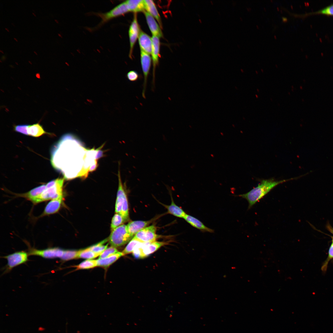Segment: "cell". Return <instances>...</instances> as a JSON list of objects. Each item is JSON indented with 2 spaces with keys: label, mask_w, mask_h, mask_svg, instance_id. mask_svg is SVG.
Returning a JSON list of instances; mask_svg holds the SVG:
<instances>
[{
  "label": "cell",
  "mask_w": 333,
  "mask_h": 333,
  "mask_svg": "<svg viewBox=\"0 0 333 333\" xmlns=\"http://www.w3.org/2000/svg\"><path fill=\"white\" fill-rule=\"evenodd\" d=\"M125 221L121 215L119 213H116L113 216L111 224V230H113L121 225Z\"/></svg>",
  "instance_id": "f1b7e54d"
},
{
  "label": "cell",
  "mask_w": 333,
  "mask_h": 333,
  "mask_svg": "<svg viewBox=\"0 0 333 333\" xmlns=\"http://www.w3.org/2000/svg\"><path fill=\"white\" fill-rule=\"evenodd\" d=\"M144 1L146 11L155 18L161 28H162L161 17L154 1L152 0H145Z\"/></svg>",
  "instance_id": "d6986e66"
},
{
  "label": "cell",
  "mask_w": 333,
  "mask_h": 333,
  "mask_svg": "<svg viewBox=\"0 0 333 333\" xmlns=\"http://www.w3.org/2000/svg\"><path fill=\"white\" fill-rule=\"evenodd\" d=\"M326 227L327 229L331 233L333 234V228L330 225V224H329L328 223L327 224V225ZM330 236L332 239V243H333V236Z\"/></svg>",
  "instance_id": "8d00e7d4"
},
{
  "label": "cell",
  "mask_w": 333,
  "mask_h": 333,
  "mask_svg": "<svg viewBox=\"0 0 333 333\" xmlns=\"http://www.w3.org/2000/svg\"><path fill=\"white\" fill-rule=\"evenodd\" d=\"M97 266V260L91 259L84 261L75 266V267H76V269H88Z\"/></svg>",
  "instance_id": "4316f807"
},
{
  "label": "cell",
  "mask_w": 333,
  "mask_h": 333,
  "mask_svg": "<svg viewBox=\"0 0 333 333\" xmlns=\"http://www.w3.org/2000/svg\"><path fill=\"white\" fill-rule=\"evenodd\" d=\"M151 38L152 49L151 55L153 65L152 83L153 84H154L155 82L156 68L159 63L160 44L159 37L153 35Z\"/></svg>",
  "instance_id": "4fadbf2b"
},
{
  "label": "cell",
  "mask_w": 333,
  "mask_h": 333,
  "mask_svg": "<svg viewBox=\"0 0 333 333\" xmlns=\"http://www.w3.org/2000/svg\"><path fill=\"white\" fill-rule=\"evenodd\" d=\"M56 181L52 186L46 188L45 190L32 202L36 204L50 199H58L63 198V186L64 178L55 179Z\"/></svg>",
  "instance_id": "3957f363"
},
{
  "label": "cell",
  "mask_w": 333,
  "mask_h": 333,
  "mask_svg": "<svg viewBox=\"0 0 333 333\" xmlns=\"http://www.w3.org/2000/svg\"><path fill=\"white\" fill-rule=\"evenodd\" d=\"M130 12L137 13L144 12L145 10L144 0H128L125 1Z\"/></svg>",
  "instance_id": "7402d4cb"
},
{
  "label": "cell",
  "mask_w": 333,
  "mask_h": 333,
  "mask_svg": "<svg viewBox=\"0 0 333 333\" xmlns=\"http://www.w3.org/2000/svg\"><path fill=\"white\" fill-rule=\"evenodd\" d=\"M147 23L153 35L161 38L163 37V34L160 27L158 24L156 20L146 10L144 12Z\"/></svg>",
  "instance_id": "9a60e30c"
},
{
  "label": "cell",
  "mask_w": 333,
  "mask_h": 333,
  "mask_svg": "<svg viewBox=\"0 0 333 333\" xmlns=\"http://www.w3.org/2000/svg\"><path fill=\"white\" fill-rule=\"evenodd\" d=\"M79 251L65 250L64 254L60 259L64 261L77 258Z\"/></svg>",
  "instance_id": "4dcf8cb0"
},
{
  "label": "cell",
  "mask_w": 333,
  "mask_h": 333,
  "mask_svg": "<svg viewBox=\"0 0 333 333\" xmlns=\"http://www.w3.org/2000/svg\"><path fill=\"white\" fill-rule=\"evenodd\" d=\"M14 39H15V40L16 41L18 42V40H17V39L15 38L14 37Z\"/></svg>",
  "instance_id": "60d3db41"
},
{
  "label": "cell",
  "mask_w": 333,
  "mask_h": 333,
  "mask_svg": "<svg viewBox=\"0 0 333 333\" xmlns=\"http://www.w3.org/2000/svg\"><path fill=\"white\" fill-rule=\"evenodd\" d=\"M28 125L25 124L15 125L14 126V129L15 131L17 132L29 135L27 131Z\"/></svg>",
  "instance_id": "836d02e7"
},
{
  "label": "cell",
  "mask_w": 333,
  "mask_h": 333,
  "mask_svg": "<svg viewBox=\"0 0 333 333\" xmlns=\"http://www.w3.org/2000/svg\"><path fill=\"white\" fill-rule=\"evenodd\" d=\"M32 14L34 15L36 17V15L33 12H32Z\"/></svg>",
  "instance_id": "b9f144b4"
},
{
  "label": "cell",
  "mask_w": 333,
  "mask_h": 333,
  "mask_svg": "<svg viewBox=\"0 0 333 333\" xmlns=\"http://www.w3.org/2000/svg\"><path fill=\"white\" fill-rule=\"evenodd\" d=\"M5 29H6V31H7L8 32H9V30H8V29H7V28H6V27H5Z\"/></svg>",
  "instance_id": "f35d334b"
},
{
  "label": "cell",
  "mask_w": 333,
  "mask_h": 333,
  "mask_svg": "<svg viewBox=\"0 0 333 333\" xmlns=\"http://www.w3.org/2000/svg\"><path fill=\"white\" fill-rule=\"evenodd\" d=\"M63 198L53 199L50 201L46 205L41 216L50 215L57 212L61 207Z\"/></svg>",
  "instance_id": "ac0fdd59"
},
{
  "label": "cell",
  "mask_w": 333,
  "mask_h": 333,
  "mask_svg": "<svg viewBox=\"0 0 333 333\" xmlns=\"http://www.w3.org/2000/svg\"><path fill=\"white\" fill-rule=\"evenodd\" d=\"M107 239H105L88 248L90 250L95 253H102L107 248L108 244L104 245L107 242Z\"/></svg>",
  "instance_id": "f546056e"
},
{
  "label": "cell",
  "mask_w": 333,
  "mask_h": 333,
  "mask_svg": "<svg viewBox=\"0 0 333 333\" xmlns=\"http://www.w3.org/2000/svg\"><path fill=\"white\" fill-rule=\"evenodd\" d=\"M184 219L192 226L203 232H214L213 229L207 227L201 221L193 216L186 214Z\"/></svg>",
  "instance_id": "e0dca14e"
},
{
  "label": "cell",
  "mask_w": 333,
  "mask_h": 333,
  "mask_svg": "<svg viewBox=\"0 0 333 333\" xmlns=\"http://www.w3.org/2000/svg\"><path fill=\"white\" fill-rule=\"evenodd\" d=\"M11 24H12V25H13V26H14V24L13 23H11Z\"/></svg>",
  "instance_id": "bcb514c9"
},
{
  "label": "cell",
  "mask_w": 333,
  "mask_h": 333,
  "mask_svg": "<svg viewBox=\"0 0 333 333\" xmlns=\"http://www.w3.org/2000/svg\"><path fill=\"white\" fill-rule=\"evenodd\" d=\"M102 253H96L90 250L88 248L78 251L77 258H81L91 260L96 258Z\"/></svg>",
  "instance_id": "d4e9b609"
},
{
  "label": "cell",
  "mask_w": 333,
  "mask_h": 333,
  "mask_svg": "<svg viewBox=\"0 0 333 333\" xmlns=\"http://www.w3.org/2000/svg\"><path fill=\"white\" fill-rule=\"evenodd\" d=\"M143 243H144L134 236L123 251L122 253L124 255L132 253L138 246Z\"/></svg>",
  "instance_id": "484cf974"
},
{
  "label": "cell",
  "mask_w": 333,
  "mask_h": 333,
  "mask_svg": "<svg viewBox=\"0 0 333 333\" xmlns=\"http://www.w3.org/2000/svg\"><path fill=\"white\" fill-rule=\"evenodd\" d=\"M141 50L148 54H151L152 49V38L140 29L138 37Z\"/></svg>",
  "instance_id": "5bb4252c"
},
{
  "label": "cell",
  "mask_w": 333,
  "mask_h": 333,
  "mask_svg": "<svg viewBox=\"0 0 333 333\" xmlns=\"http://www.w3.org/2000/svg\"><path fill=\"white\" fill-rule=\"evenodd\" d=\"M319 14L327 15H333V4L331 3L330 5L318 10L307 13L302 15L304 16L312 14Z\"/></svg>",
  "instance_id": "83f0119b"
},
{
  "label": "cell",
  "mask_w": 333,
  "mask_h": 333,
  "mask_svg": "<svg viewBox=\"0 0 333 333\" xmlns=\"http://www.w3.org/2000/svg\"><path fill=\"white\" fill-rule=\"evenodd\" d=\"M58 35H59V36H60L61 37V36L60 35V34H59V33H58Z\"/></svg>",
  "instance_id": "f6af8a7d"
},
{
  "label": "cell",
  "mask_w": 333,
  "mask_h": 333,
  "mask_svg": "<svg viewBox=\"0 0 333 333\" xmlns=\"http://www.w3.org/2000/svg\"><path fill=\"white\" fill-rule=\"evenodd\" d=\"M33 52L36 55H37V53L35 51H34Z\"/></svg>",
  "instance_id": "7bdbcfd3"
},
{
  "label": "cell",
  "mask_w": 333,
  "mask_h": 333,
  "mask_svg": "<svg viewBox=\"0 0 333 333\" xmlns=\"http://www.w3.org/2000/svg\"><path fill=\"white\" fill-rule=\"evenodd\" d=\"M5 57L6 56H5V55H2V56L1 58L2 59H3L4 58L5 59Z\"/></svg>",
  "instance_id": "74e56055"
},
{
  "label": "cell",
  "mask_w": 333,
  "mask_h": 333,
  "mask_svg": "<svg viewBox=\"0 0 333 333\" xmlns=\"http://www.w3.org/2000/svg\"><path fill=\"white\" fill-rule=\"evenodd\" d=\"M156 226L152 225L142 229L134 237L143 243L154 242L159 237L156 234Z\"/></svg>",
  "instance_id": "9c48e42d"
},
{
  "label": "cell",
  "mask_w": 333,
  "mask_h": 333,
  "mask_svg": "<svg viewBox=\"0 0 333 333\" xmlns=\"http://www.w3.org/2000/svg\"><path fill=\"white\" fill-rule=\"evenodd\" d=\"M166 244V242L155 241L139 245L138 247L140 254V259L146 258Z\"/></svg>",
  "instance_id": "8fae6325"
},
{
  "label": "cell",
  "mask_w": 333,
  "mask_h": 333,
  "mask_svg": "<svg viewBox=\"0 0 333 333\" xmlns=\"http://www.w3.org/2000/svg\"><path fill=\"white\" fill-rule=\"evenodd\" d=\"M118 187L116 200L115 212L121 215L126 221L129 218V206L126 195L121 179L119 169L118 171Z\"/></svg>",
  "instance_id": "277c9868"
},
{
  "label": "cell",
  "mask_w": 333,
  "mask_h": 333,
  "mask_svg": "<svg viewBox=\"0 0 333 333\" xmlns=\"http://www.w3.org/2000/svg\"><path fill=\"white\" fill-rule=\"evenodd\" d=\"M151 222V220L130 221L126 225L128 231L129 233L134 237L139 231L147 227Z\"/></svg>",
  "instance_id": "2e32d148"
},
{
  "label": "cell",
  "mask_w": 333,
  "mask_h": 333,
  "mask_svg": "<svg viewBox=\"0 0 333 333\" xmlns=\"http://www.w3.org/2000/svg\"><path fill=\"white\" fill-rule=\"evenodd\" d=\"M29 256L28 253L22 251L3 257V258L7 260L4 273H7L14 268L28 261Z\"/></svg>",
  "instance_id": "52a82bcc"
},
{
  "label": "cell",
  "mask_w": 333,
  "mask_h": 333,
  "mask_svg": "<svg viewBox=\"0 0 333 333\" xmlns=\"http://www.w3.org/2000/svg\"><path fill=\"white\" fill-rule=\"evenodd\" d=\"M140 53L141 65L144 75L142 95L143 97L145 99L147 79L151 66V58L150 54L142 51L141 50Z\"/></svg>",
  "instance_id": "30bf717a"
},
{
  "label": "cell",
  "mask_w": 333,
  "mask_h": 333,
  "mask_svg": "<svg viewBox=\"0 0 333 333\" xmlns=\"http://www.w3.org/2000/svg\"><path fill=\"white\" fill-rule=\"evenodd\" d=\"M118 252L116 248L111 246L106 249L99 256V258H105Z\"/></svg>",
  "instance_id": "d6a6232c"
},
{
  "label": "cell",
  "mask_w": 333,
  "mask_h": 333,
  "mask_svg": "<svg viewBox=\"0 0 333 333\" xmlns=\"http://www.w3.org/2000/svg\"><path fill=\"white\" fill-rule=\"evenodd\" d=\"M0 52H2V53H3V51H2L1 50H0Z\"/></svg>",
  "instance_id": "ee69618b"
},
{
  "label": "cell",
  "mask_w": 333,
  "mask_h": 333,
  "mask_svg": "<svg viewBox=\"0 0 333 333\" xmlns=\"http://www.w3.org/2000/svg\"><path fill=\"white\" fill-rule=\"evenodd\" d=\"M64 250L58 247L49 248L42 250L31 248L29 249L28 253L29 256H37L46 259H60L64 254Z\"/></svg>",
  "instance_id": "ba28073f"
},
{
  "label": "cell",
  "mask_w": 333,
  "mask_h": 333,
  "mask_svg": "<svg viewBox=\"0 0 333 333\" xmlns=\"http://www.w3.org/2000/svg\"><path fill=\"white\" fill-rule=\"evenodd\" d=\"M140 30L137 13H134L133 21L130 26L128 31L130 44L129 56L130 58H132L134 45L138 37Z\"/></svg>",
  "instance_id": "7c38bea8"
},
{
  "label": "cell",
  "mask_w": 333,
  "mask_h": 333,
  "mask_svg": "<svg viewBox=\"0 0 333 333\" xmlns=\"http://www.w3.org/2000/svg\"><path fill=\"white\" fill-rule=\"evenodd\" d=\"M332 259H333V243H332L329 249L327 257L323 263L321 268V269L323 272H326L328 263L329 261Z\"/></svg>",
  "instance_id": "1f68e13d"
},
{
  "label": "cell",
  "mask_w": 333,
  "mask_h": 333,
  "mask_svg": "<svg viewBox=\"0 0 333 333\" xmlns=\"http://www.w3.org/2000/svg\"><path fill=\"white\" fill-rule=\"evenodd\" d=\"M133 237L129 233L127 225L122 224L112 231L109 240L111 246L116 248L126 244Z\"/></svg>",
  "instance_id": "5b68a950"
},
{
  "label": "cell",
  "mask_w": 333,
  "mask_h": 333,
  "mask_svg": "<svg viewBox=\"0 0 333 333\" xmlns=\"http://www.w3.org/2000/svg\"><path fill=\"white\" fill-rule=\"evenodd\" d=\"M127 79L131 81H135L138 80L139 77L138 73L134 70H131L128 72L126 74Z\"/></svg>",
  "instance_id": "e575fe53"
},
{
  "label": "cell",
  "mask_w": 333,
  "mask_h": 333,
  "mask_svg": "<svg viewBox=\"0 0 333 333\" xmlns=\"http://www.w3.org/2000/svg\"><path fill=\"white\" fill-rule=\"evenodd\" d=\"M54 20H55V21H56V23H58V21H57V20L56 19H55Z\"/></svg>",
  "instance_id": "ab89813d"
},
{
  "label": "cell",
  "mask_w": 333,
  "mask_h": 333,
  "mask_svg": "<svg viewBox=\"0 0 333 333\" xmlns=\"http://www.w3.org/2000/svg\"><path fill=\"white\" fill-rule=\"evenodd\" d=\"M294 179L275 180L273 179H263L257 186L248 192L237 195L246 199L249 209L257 202L267 194L271 190L278 185Z\"/></svg>",
  "instance_id": "7a4b0ae2"
},
{
  "label": "cell",
  "mask_w": 333,
  "mask_h": 333,
  "mask_svg": "<svg viewBox=\"0 0 333 333\" xmlns=\"http://www.w3.org/2000/svg\"><path fill=\"white\" fill-rule=\"evenodd\" d=\"M29 135L38 137L44 134H49L46 132L42 126L39 123L29 125L27 129Z\"/></svg>",
  "instance_id": "603a6c76"
},
{
  "label": "cell",
  "mask_w": 333,
  "mask_h": 333,
  "mask_svg": "<svg viewBox=\"0 0 333 333\" xmlns=\"http://www.w3.org/2000/svg\"><path fill=\"white\" fill-rule=\"evenodd\" d=\"M123 255L122 252H118L105 258H99L97 260V266L107 268Z\"/></svg>",
  "instance_id": "44dd1931"
},
{
  "label": "cell",
  "mask_w": 333,
  "mask_h": 333,
  "mask_svg": "<svg viewBox=\"0 0 333 333\" xmlns=\"http://www.w3.org/2000/svg\"><path fill=\"white\" fill-rule=\"evenodd\" d=\"M130 12L125 1L117 5L109 11L105 13H98L96 14L101 19V21L98 25L101 26L109 20L123 15Z\"/></svg>",
  "instance_id": "8992f818"
},
{
  "label": "cell",
  "mask_w": 333,
  "mask_h": 333,
  "mask_svg": "<svg viewBox=\"0 0 333 333\" xmlns=\"http://www.w3.org/2000/svg\"><path fill=\"white\" fill-rule=\"evenodd\" d=\"M46 185H42L35 187L28 192L23 194H17V196L24 197L32 202L39 196L46 189Z\"/></svg>",
  "instance_id": "ffe728a7"
},
{
  "label": "cell",
  "mask_w": 333,
  "mask_h": 333,
  "mask_svg": "<svg viewBox=\"0 0 333 333\" xmlns=\"http://www.w3.org/2000/svg\"><path fill=\"white\" fill-rule=\"evenodd\" d=\"M171 199V204L169 205L165 206L167 210L168 213L177 217L184 218L186 214L181 208L174 203L172 198Z\"/></svg>",
  "instance_id": "cb8c5ba5"
},
{
  "label": "cell",
  "mask_w": 333,
  "mask_h": 333,
  "mask_svg": "<svg viewBox=\"0 0 333 333\" xmlns=\"http://www.w3.org/2000/svg\"><path fill=\"white\" fill-rule=\"evenodd\" d=\"M103 146V145L98 149L97 152L96 157V159L98 160L99 159L104 156V151L101 150Z\"/></svg>",
  "instance_id": "d590c367"
},
{
  "label": "cell",
  "mask_w": 333,
  "mask_h": 333,
  "mask_svg": "<svg viewBox=\"0 0 333 333\" xmlns=\"http://www.w3.org/2000/svg\"><path fill=\"white\" fill-rule=\"evenodd\" d=\"M51 156L52 166L67 180L86 178L95 161L81 142L70 134H64L54 145Z\"/></svg>",
  "instance_id": "6da1fadb"
}]
</instances>
